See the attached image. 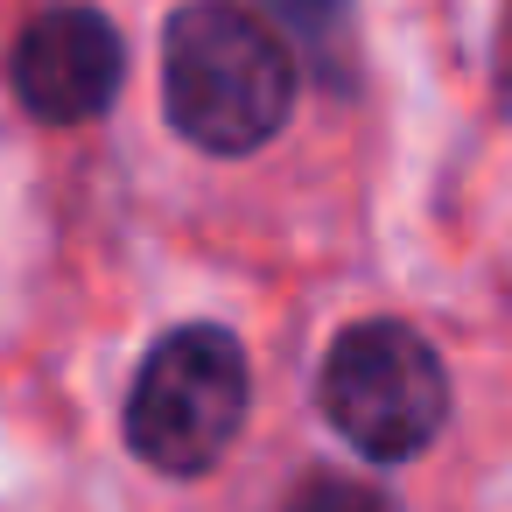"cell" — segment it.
I'll use <instances>...</instances> for the list:
<instances>
[{"label": "cell", "instance_id": "cell-1", "mask_svg": "<svg viewBox=\"0 0 512 512\" xmlns=\"http://www.w3.org/2000/svg\"><path fill=\"white\" fill-rule=\"evenodd\" d=\"M169 127L204 155H253L288 127L295 64L288 43L239 0H190L162 29Z\"/></svg>", "mask_w": 512, "mask_h": 512}, {"label": "cell", "instance_id": "cell-2", "mask_svg": "<svg viewBox=\"0 0 512 512\" xmlns=\"http://www.w3.org/2000/svg\"><path fill=\"white\" fill-rule=\"evenodd\" d=\"M246 400L253 372L239 337L218 323H183L141 358L127 386V449L162 477H204L239 442Z\"/></svg>", "mask_w": 512, "mask_h": 512}, {"label": "cell", "instance_id": "cell-3", "mask_svg": "<svg viewBox=\"0 0 512 512\" xmlns=\"http://www.w3.org/2000/svg\"><path fill=\"white\" fill-rule=\"evenodd\" d=\"M323 414L358 456L407 463L449 421V372H442L435 344L414 323L372 316V323H351L330 344V358H323Z\"/></svg>", "mask_w": 512, "mask_h": 512}, {"label": "cell", "instance_id": "cell-4", "mask_svg": "<svg viewBox=\"0 0 512 512\" xmlns=\"http://www.w3.org/2000/svg\"><path fill=\"white\" fill-rule=\"evenodd\" d=\"M8 78H15V99L43 127H85V120H99L120 99L127 43H120V29L99 8L64 0V8H43L22 29V43L8 57Z\"/></svg>", "mask_w": 512, "mask_h": 512}, {"label": "cell", "instance_id": "cell-5", "mask_svg": "<svg viewBox=\"0 0 512 512\" xmlns=\"http://www.w3.org/2000/svg\"><path fill=\"white\" fill-rule=\"evenodd\" d=\"M281 512H400L379 484H365V477H344V470H316V477H302L288 498H281Z\"/></svg>", "mask_w": 512, "mask_h": 512}, {"label": "cell", "instance_id": "cell-6", "mask_svg": "<svg viewBox=\"0 0 512 512\" xmlns=\"http://www.w3.org/2000/svg\"><path fill=\"white\" fill-rule=\"evenodd\" d=\"M267 15H274L302 50L330 57L337 36H344V22H351V0H267Z\"/></svg>", "mask_w": 512, "mask_h": 512}, {"label": "cell", "instance_id": "cell-7", "mask_svg": "<svg viewBox=\"0 0 512 512\" xmlns=\"http://www.w3.org/2000/svg\"><path fill=\"white\" fill-rule=\"evenodd\" d=\"M498 85L512 99V0H505V22H498Z\"/></svg>", "mask_w": 512, "mask_h": 512}]
</instances>
